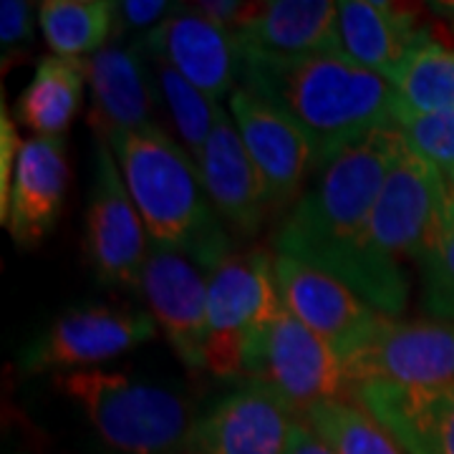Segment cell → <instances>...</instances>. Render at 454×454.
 Returning <instances> with one entry per match:
<instances>
[{"mask_svg": "<svg viewBox=\"0 0 454 454\" xmlns=\"http://www.w3.org/2000/svg\"><path fill=\"white\" fill-rule=\"evenodd\" d=\"M406 149L396 127L373 129L318 169L276 232V250L318 268L384 316L404 313L409 278L369 243L373 207L391 167Z\"/></svg>", "mask_w": 454, "mask_h": 454, "instance_id": "cell-1", "label": "cell"}, {"mask_svg": "<svg viewBox=\"0 0 454 454\" xmlns=\"http://www.w3.org/2000/svg\"><path fill=\"white\" fill-rule=\"evenodd\" d=\"M240 89L303 131L318 169L369 131L394 127V86L340 51L270 56L243 49Z\"/></svg>", "mask_w": 454, "mask_h": 454, "instance_id": "cell-2", "label": "cell"}, {"mask_svg": "<svg viewBox=\"0 0 454 454\" xmlns=\"http://www.w3.org/2000/svg\"><path fill=\"white\" fill-rule=\"evenodd\" d=\"M106 145L152 245L190 250L215 270L232 253V243L210 207L192 157L157 124L116 134Z\"/></svg>", "mask_w": 454, "mask_h": 454, "instance_id": "cell-3", "label": "cell"}, {"mask_svg": "<svg viewBox=\"0 0 454 454\" xmlns=\"http://www.w3.org/2000/svg\"><path fill=\"white\" fill-rule=\"evenodd\" d=\"M112 454H179L197 444L195 406L175 387L104 369L56 373Z\"/></svg>", "mask_w": 454, "mask_h": 454, "instance_id": "cell-4", "label": "cell"}, {"mask_svg": "<svg viewBox=\"0 0 454 454\" xmlns=\"http://www.w3.org/2000/svg\"><path fill=\"white\" fill-rule=\"evenodd\" d=\"M283 309L276 260L268 253H230L210 273L205 369L220 379L245 376V348Z\"/></svg>", "mask_w": 454, "mask_h": 454, "instance_id": "cell-5", "label": "cell"}, {"mask_svg": "<svg viewBox=\"0 0 454 454\" xmlns=\"http://www.w3.org/2000/svg\"><path fill=\"white\" fill-rule=\"evenodd\" d=\"M245 376L276 389L295 411L351 391L343 358L286 309L258 331L245 348Z\"/></svg>", "mask_w": 454, "mask_h": 454, "instance_id": "cell-6", "label": "cell"}, {"mask_svg": "<svg viewBox=\"0 0 454 454\" xmlns=\"http://www.w3.org/2000/svg\"><path fill=\"white\" fill-rule=\"evenodd\" d=\"M157 321L145 310L83 303L53 318L20 354V369L38 372H79L109 358L121 356L157 336Z\"/></svg>", "mask_w": 454, "mask_h": 454, "instance_id": "cell-7", "label": "cell"}, {"mask_svg": "<svg viewBox=\"0 0 454 454\" xmlns=\"http://www.w3.org/2000/svg\"><path fill=\"white\" fill-rule=\"evenodd\" d=\"M94 177L86 205V255L104 286H142L149 258L146 227L131 200L112 146L97 139Z\"/></svg>", "mask_w": 454, "mask_h": 454, "instance_id": "cell-8", "label": "cell"}, {"mask_svg": "<svg viewBox=\"0 0 454 454\" xmlns=\"http://www.w3.org/2000/svg\"><path fill=\"white\" fill-rule=\"evenodd\" d=\"M450 202V179L409 146L391 167L369 225V243L384 260L404 268L434 240Z\"/></svg>", "mask_w": 454, "mask_h": 454, "instance_id": "cell-9", "label": "cell"}, {"mask_svg": "<svg viewBox=\"0 0 454 454\" xmlns=\"http://www.w3.org/2000/svg\"><path fill=\"white\" fill-rule=\"evenodd\" d=\"M351 391L361 384L434 387L454 381V325L384 316L372 339L343 361Z\"/></svg>", "mask_w": 454, "mask_h": 454, "instance_id": "cell-10", "label": "cell"}, {"mask_svg": "<svg viewBox=\"0 0 454 454\" xmlns=\"http://www.w3.org/2000/svg\"><path fill=\"white\" fill-rule=\"evenodd\" d=\"M210 268L190 250L149 247L139 291L187 369H205Z\"/></svg>", "mask_w": 454, "mask_h": 454, "instance_id": "cell-11", "label": "cell"}, {"mask_svg": "<svg viewBox=\"0 0 454 454\" xmlns=\"http://www.w3.org/2000/svg\"><path fill=\"white\" fill-rule=\"evenodd\" d=\"M278 293L283 309L325 339L343 361L372 339L384 313L318 268L293 258H276Z\"/></svg>", "mask_w": 454, "mask_h": 454, "instance_id": "cell-12", "label": "cell"}, {"mask_svg": "<svg viewBox=\"0 0 454 454\" xmlns=\"http://www.w3.org/2000/svg\"><path fill=\"white\" fill-rule=\"evenodd\" d=\"M142 46L154 61L172 66L212 101H220L232 83L240 82L243 49L238 35L200 16L195 8L167 18Z\"/></svg>", "mask_w": 454, "mask_h": 454, "instance_id": "cell-13", "label": "cell"}, {"mask_svg": "<svg viewBox=\"0 0 454 454\" xmlns=\"http://www.w3.org/2000/svg\"><path fill=\"white\" fill-rule=\"evenodd\" d=\"M230 112L247 154L268 184L270 202L283 207L301 195L310 169H318L313 146L283 114L245 89L230 94Z\"/></svg>", "mask_w": 454, "mask_h": 454, "instance_id": "cell-14", "label": "cell"}, {"mask_svg": "<svg viewBox=\"0 0 454 454\" xmlns=\"http://www.w3.org/2000/svg\"><path fill=\"white\" fill-rule=\"evenodd\" d=\"M195 162L205 195L220 223L240 235H255L273 202L240 131L223 109Z\"/></svg>", "mask_w": 454, "mask_h": 454, "instance_id": "cell-15", "label": "cell"}, {"mask_svg": "<svg viewBox=\"0 0 454 454\" xmlns=\"http://www.w3.org/2000/svg\"><path fill=\"white\" fill-rule=\"evenodd\" d=\"M293 411L276 389L247 381L200 417L197 444L205 454H286Z\"/></svg>", "mask_w": 454, "mask_h": 454, "instance_id": "cell-16", "label": "cell"}, {"mask_svg": "<svg viewBox=\"0 0 454 454\" xmlns=\"http://www.w3.org/2000/svg\"><path fill=\"white\" fill-rule=\"evenodd\" d=\"M406 454H454V381L434 387L361 384L351 391Z\"/></svg>", "mask_w": 454, "mask_h": 454, "instance_id": "cell-17", "label": "cell"}, {"mask_svg": "<svg viewBox=\"0 0 454 454\" xmlns=\"http://www.w3.org/2000/svg\"><path fill=\"white\" fill-rule=\"evenodd\" d=\"M83 68L91 89L89 124L98 139L109 142L116 134L154 127V89L142 41L112 43L83 59Z\"/></svg>", "mask_w": 454, "mask_h": 454, "instance_id": "cell-18", "label": "cell"}, {"mask_svg": "<svg viewBox=\"0 0 454 454\" xmlns=\"http://www.w3.org/2000/svg\"><path fill=\"white\" fill-rule=\"evenodd\" d=\"M68 184L64 139L33 137L18 152L8 207L0 215L20 247L38 245L59 223Z\"/></svg>", "mask_w": 454, "mask_h": 454, "instance_id": "cell-19", "label": "cell"}, {"mask_svg": "<svg viewBox=\"0 0 454 454\" xmlns=\"http://www.w3.org/2000/svg\"><path fill=\"white\" fill-rule=\"evenodd\" d=\"M429 28L417 26L411 11L381 0H343L339 3L340 53L373 71L384 82H394L399 66Z\"/></svg>", "mask_w": 454, "mask_h": 454, "instance_id": "cell-20", "label": "cell"}, {"mask_svg": "<svg viewBox=\"0 0 454 454\" xmlns=\"http://www.w3.org/2000/svg\"><path fill=\"white\" fill-rule=\"evenodd\" d=\"M240 49L270 56H309L340 51L339 3L333 0H273L258 3L238 28Z\"/></svg>", "mask_w": 454, "mask_h": 454, "instance_id": "cell-21", "label": "cell"}, {"mask_svg": "<svg viewBox=\"0 0 454 454\" xmlns=\"http://www.w3.org/2000/svg\"><path fill=\"white\" fill-rule=\"evenodd\" d=\"M83 83V59H41L31 83L16 101L18 121L35 131V137L61 139L82 106Z\"/></svg>", "mask_w": 454, "mask_h": 454, "instance_id": "cell-22", "label": "cell"}, {"mask_svg": "<svg viewBox=\"0 0 454 454\" xmlns=\"http://www.w3.org/2000/svg\"><path fill=\"white\" fill-rule=\"evenodd\" d=\"M391 86L396 104L409 112L454 114V49L427 33L409 51Z\"/></svg>", "mask_w": 454, "mask_h": 454, "instance_id": "cell-23", "label": "cell"}, {"mask_svg": "<svg viewBox=\"0 0 454 454\" xmlns=\"http://www.w3.org/2000/svg\"><path fill=\"white\" fill-rule=\"evenodd\" d=\"M43 38L61 59H89L106 49L114 35V3L109 0H46L38 5Z\"/></svg>", "mask_w": 454, "mask_h": 454, "instance_id": "cell-24", "label": "cell"}, {"mask_svg": "<svg viewBox=\"0 0 454 454\" xmlns=\"http://www.w3.org/2000/svg\"><path fill=\"white\" fill-rule=\"evenodd\" d=\"M301 419L336 454H406L364 406L343 399L309 406Z\"/></svg>", "mask_w": 454, "mask_h": 454, "instance_id": "cell-25", "label": "cell"}, {"mask_svg": "<svg viewBox=\"0 0 454 454\" xmlns=\"http://www.w3.org/2000/svg\"><path fill=\"white\" fill-rule=\"evenodd\" d=\"M154 64H157L160 94L167 101V109L172 114L179 139L197 160L200 152L205 149V142L210 137L215 121H217L220 104L212 101L210 97H205L195 83L187 82L172 66L160 64V61H154Z\"/></svg>", "mask_w": 454, "mask_h": 454, "instance_id": "cell-26", "label": "cell"}, {"mask_svg": "<svg viewBox=\"0 0 454 454\" xmlns=\"http://www.w3.org/2000/svg\"><path fill=\"white\" fill-rule=\"evenodd\" d=\"M422 306L439 324L454 325V190L434 240L419 258Z\"/></svg>", "mask_w": 454, "mask_h": 454, "instance_id": "cell-27", "label": "cell"}, {"mask_svg": "<svg viewBox=\"0 0 454 454\" xmlns=\"http://www.w3.org/2000/svg\"><path fill=\"white\" fill-rule=\"evenodd\" d=\"M394 127L404 137L406 146L422 160L437 167L444 177L454 172V114L409 112L396 104Z\"/></svg>", "mask_w": 454, "mask_h": 454, "instance_id": "cell-28", "label": "cell"}, {"mask_svg": "<svg viewBox=\"0 0 454 454\" xmlns=\"http://www.w3.org/2000/svg\"><path fill=\"white\" fill-rule=\"evenodd\" d=\"M33 8L26 0H3L0 3V51L3 66L16 64L20 56L33 49Z\"/></svg>", "mask_w": 454, "mask_h": 454, "instance_id": "cell-29", "label": "cell"}, {"mask_svg": "<svg viewBox=\"0 0 454 454\" xmlns=\"http://www.w3.org/2000/svg\"><path fill=\"white\" fill-rule=\"evenodd\" d=\"M179 11L177 3L169 0H121L114 3V35L142 33V41L157 31L167 18Z\"/></svg>", "mask_w": 454, "mask_h": 454, "instance_id": "cell-30", "label": "cell"}, {"mask_svg": "<svg viewBox=\"0 0 454 454\" xmlns=\"http://www.w3.org/2000/svg\"><path fill=\"white\" fill-rule=\"evenodd\" d=\"M20 142H18V131L11 121L8 112H3L0 119V215L8 207L11 200V184H13V175H16L18 152H20Z\"/></svg>", "mask_w": 454, "mask_h": 454, "instance_id": "cell-31", "label": "cell"}, {"mask_svg": "<svg viewBox=\"0 0 454 454\" xmlns=\"http://www.w3.org/2000/svg\"><path fill=\"white\" fill-rule=\"evenodd\" d=\"M255 5L258 3H235V0H202V3H192V8L200 16H205L207 20L232 33H238V28L255 11Z\"/></svg>", "mask_w": 454, "mask_h": 454, "instance_id": "cell-32", "label": "cell"}, {"mask_svg": "<svg viewBox=\"0 0 454 454\" xmlns=\"http://www.w3.org/2000/svg\"><path fill=\"white\" fill-rule=\"evenodd\" d=\"M286 454H336L303 419H295Z\"/></svg>", "mask_w": 454, "mask_h": 454, "instance_id": "cell-33", "label": "cell"}, {"mask_svg": "<svg viewBox=\"0 0 454 454\" xmlns=\"http://www.w3.org/2000/svg\"><path fill=\"white\" fill-rule=\"evenodd\" d=\"M429 11L437 13L439 18H444L450 23V28L454 31V0H437V3H429Z\"/></svg>", "mask_w": 454, "mask_h": 454, "instance_id": "cell-34", "label": "cell"}, {"mask_svg": "<svg viewBox=\"0 0 454 454\" xmlns=\"http://www.w3.org/2000/svg\"><path fill=\"white\" fill-rule=\"evenodd\" d=\"M179 454H205V450H202L200 444H195V447H190V450H184V452Z\"/></svg>", "mask_w": 454, "mask_h": 454, "instance_id": "cell-35", "label": "cell"}, {"mask_svg": "<svg viewBox=\"0 0 454 454\" xmlns=\"http://www.w3.org/2000/svg\"><path fill=\"white\" fill-rule=\"evenodd\" d=\"M447 179H450V184H452V190H454V172H452V175H450V177H447Z\"/></svg>", "mask_w": 454, "mask_h": 454, "instance_id": "cell-36", "label": "cell"}]
</instances>
